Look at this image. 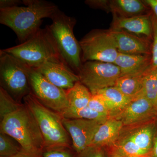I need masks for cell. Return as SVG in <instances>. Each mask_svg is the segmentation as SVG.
Wrapping results in <instances>:
<instances>
[{
	"label": "cell",
	"instance_id": "1",
	"mask_svg": "<svg viewBox=\"0 0 157 157\" xmlns=\"http://www.w3.org/2000/svg\"><path fill=\"white\" fill-rule=\"evenodd\" d=\"M22 2L24 6L0 9V23L14 31L20 43L38 32L43 19L51 18L59 9L44 0H23Z\"/></svg>",
	"mask_w": 157,
	"mask_h": 157
},
{
	"label": "cell",
	"instance_id": "2",
	"mask_svg": "<svg viewBox=\"0 0 157 157\" xmlns=\"http://www.w3.org/2000/svg\"><path fill=\"white\" fill-rule=\"evenodd\" d=\"M3 50L33 69L47 62L66 63L48 25L40 29L25 42Z\"/></svg>",
	"mask_w": 157,
	"mask_h": 157
},
{
	"label": "cell",
	"instance_id": "3",
	"mask_svg": "<svg viewBox=\"0 0 157 157\" xmlns=\"http://www.w3.org/2000/svg\"><path fill=\"white\" fill-rule=\"evenodd\" d=\"M1 133L14 138L26 151L42 152L45 148L44 138L38 123L25 104L1 121Z\"/></svg>",
	"mask_w": 157,
	"mask_h": 157
},
{
	"label": "cell",
	"instance_id": "4",
	"mask_svg": "<svg viewBox=\"0 0 157 157\" xmlns=\"http://www.w3.org/2000/svg\"><path fill=\"white\" fill-rule=\"evenodd\" d=\"M23 101L38 123L45 147H70V135L64 126L61 115L45 107L31 93L23 98Z\"/></svg>",
	"mask_w": 157,
	"mask_h": 157
},
{
	"label": "cell",
	"instance_id": "5",
	"mask_svg": "<svg viewBox=\"0 0 157 157\" xmlns=\"http://www.w3.org/2000/svg\"><path fill=\"white\" fill-rule=\"evenodd\" d=\"M51 19L52 23L48 26L62 57L69 67L77 74L82 63L80 44L73 33L76 19L68 16L59 9Z\"/></svg>",
	"mask_w": 157,
	"mask_h": 157
},
{
	"label": "cell",
	"instance_id": "6",
	"mask_svg": "<svg viewBox=\"0 0 157 157\" xmlns=\"http://www.w3.org/2000/svg\"><path fill=\"white\" fill-rule=\"evenodd\" d=\"M1 87L16 101L31 93L24 64L11 55L0 50Z\"/></svg>",
	"mask_w": 157,
	"mask_h": 157
},
{
	"label": "cell",
	"instance_id": "7",
	"mask_svg": "<svg viewBox=\"0 0 157 157\" xmlns=\"http://www.w3.org/2000/svg\"><path fill=\"white\" fill-rule=\"evenodd\" d=\"M79 42L82 63L87 61L113 63L118 55L109 30L93 29Z\"/></svg>",
	"mask_w": 157,
	"mask_h": 157
},
{
	"label": "cell",
	"instance_id": "8",
	"mask_svg": "<svg viewBox=\"0 0 157 157\" xmlns=\"http://www.w3.org/2000/svg\"><path fill=\"white\" fill-rule=\"evenodd\" d=\"M24 64L34 97L45 107L60 114L66 111L69 107L67 90L51 83L36 70Z\"/></svg>",
	"mask_w": 157,
	"mask_h": 157
},
{
	"label": "cell",
	"instance_id": "9",
	"mask_svg": "<svg viewBox=\"0 0 157 157\" xmlns=\"http://www.w3.org/2000/svg\"><path fill=\"white\" fill-rule=\"evenodd\" d=\"M77 75L79 81L95 94L100 90L114 86L121 73L113 63L87 61L82 63Z\"/></svg>",
	"mask_w": 157,
	"mask_h": 157
},
{
	"label": "cell",
	"instance_id": "10",
	"mask_svg": "<svg viewBox=\"0 0 157 157\" xmlns=\"http://www.w3.org/2000/svg\"><path fill=\"white\" fill-rule=\"evenodd\" d=\"M64 126L72 140L74 150L80 153L90 146L100 125L104 122L63 117Z\"/></svg>",
	"mask_w": 157,
	"mask_h": 157
},
{
	"label": "cell",
	"instance_id": "11",
	"mask_svg": "<svg viewBox=\"0 0 157 157\" xmlns=\"http://www.w3.org/2000/svg\"><path fill=\"white\" fill-rule=\"evenodd\" d=\"M157 116L154 105L144 96L133 99L120 112L113 117L121 121L124 126L152 120Z\"/></svg>",
	"mask_w": 157,
	"mask_h": 157
},
{
	"label": "cell",
	"instance_id": "12",
	"mask_svg": "<svg viewBox=\"0 0 157 157\" xmlns=\"http://www.w3.org/2000/svg\"><path fill=\"white\" fill-rule=\"evenodd\" d=\"M33 69L51 83L65 90L70 89L79 81L78 75L65 63L47 62Z\"/></svg>",
	"mask_w": 157,
	"mask_h": 157
},
{
	"label": "cell",
	"instance_id": "13",
	"mask_svg": "<svg viewBox=\"0 0 157 157\" xmlns=\"http://www.w3.org/2000/svg\"><path fill=\"white\" fill-rule=\"evenodd\" d=\"M116 47L119 53L150 55L148 38L140 37L122 30L109 29Z\"/></svg>",
	"mask_w": 157,
	"mask_h": 157
},
{
	"label": "cell",
	"instance_id": "14",
	"mask_svg": "<svg viewBox=\"0 0 157 157\" xmlns=\"http://www.w3.org/2000/svg\"><path fill=\"white\" fill-rule=\"evenodd\" d=\"M111 29L122 30L137 36L150 38L152 35L151 17L147 14L125 17L113 15Z\"/></svg>",
	"mask_w": 157,
	"mask_h": 157
},
{
	"label": "cell",
	"instance_id": "15",
	"mask_svg": "<svg viewBox=\"0 0 157 157\" xmlns=\"http://www.w3.org/2000/svg\"><path fill=\"white\" fill-rule=\"evenodd\" d=\"M113 63L119 67L121 76L145 71L151 66L150 55L128 54L119 53Z\"/></svg>",
	"mask_w": 157,
	"mask_h": 157
},
{
	"label": "cell",
	"instance_id": "16",
	"mask_svg": "<svg viewBox=\"0 0 157 157\" xmlns=\"http://www.w3.org/2000/svg\"><path fill=\"white\" fill-rule=\"evenodd\" d=\"M124 126L121 121L111 117L101 124L96 132L90 146H111L117 141Z\"/></svg>",
	"mask_w": 157,
	"mask_h": 157
},
{
	"label": "cell",
	"instance_id": "17",
	"mask_svg": "<svg viewBox=\"0 0 157 157\" xmlns=\"http://www.w3.org/2000/svg\"><path fill=\"white\" fill-rule=\"evenodd\" d=\"M149 69L135 74L121 76L114 86L132 100L143 95L144 78Z\"/></svg>",
	"mask_w": 157,
	"mask_h": 157
},
{
	"label": "cell",
	"instance_id": "18",
	"mask_svg": "<svg viewBox=\"0 0 157 157\" xmlns=\"http://www.w3.org/2000/svg\"><path fill=\"white\" fill-rule=\"evenodd\" d=\"M147 10L145 3L139 0H113L109 1V11L113 15L129 17L143 15Z\"/></svg>",
	"mask_w": 157,
	"mask_h": 157
},
{
	"label": "cell",
	"instance_id": "19",
	"mask_svg": "<svg viewBox=\"0 0 157 157\" xmlns=\"http://www.w3.org/2000/svg\"><path fill=\"white\" fill-rule=\"evenodd\" d=\"M155 132V124L153 121L146 122L128 135L135 144L150 157Z\"/></svg>",
	"mask_w": 157,
	"mask_h": 157
},
{
	"label": "cell",
	"instance_id": "20",
	"mask_svg": "<svg viewBox=\"0 0 157 157\" xmlns=\"http://www.w3.org/2000/svg\"><path fill=\"white\" fill-rule=\"evenodd\" d=\"M96 94L101 96L106 102L112 110L113 117L124 109L132 100L114 86L100 90Z\"/></svg>",
	"mask_w": 157,
	"mask_h": 157
},
{
	"label": "cell",
	"instance_id": "21",
	"mask_svg": "<svg viewBox=\"0 0 157 157\" xmlns=\"http://www.w3.org/2000/svg\"><path fill=\"white\" fill-rule=\"evenodd\" d=\"M67 95L68 108L78 109L88 106L93 94L85 86L78 81L73 87L67 90Z\"/></svg>",
	"mask_w": 157,
	"mask_h": 157
},
{
	"label": "cell",
	"instance_id": "22",
	"mask_svg": "<svg viewBox=\"0 0 157 157\" xmlns=\"http://www.w3.org/2000/svg\"><path fill=\"white\" fill-rule=\"evenodd\" d=\"M112 150L123 157H148L132 141L128 135L113 145Z\"/></svg>",
	"mask_w": 157,
	"mask_h": 157
},
{
	"label": "cell",
	"instance_id": "23",
	"mask_svg": "<svg viewBox=\"0 0 157 157\" xmlns=\"http://www.w3.org/2000/svg\"><path fill=\"white\" fill-rule=\"evenodd\" d=\"M63 118L68 119H82L104 122L109 117L99 113L90 108L88 106L78 109L68 108L61 114Z\"/></svg>",
	"mask_w": 157,
	"mask_h": 157
},
{
	"label": "cell",
	"instance_id": "24",
	"mask_svg": "<svg viewBox=\"0 0 157 157\" xmlns=\"http://www.w3.org/2000/svg\"><path fill=\"white\" fill-rule=\"evenodd\" d=\"M143 95L155 105L157 101V67H151L143 81Z\"/></svg>",
	"mask_w": 157,
	"mask_h": 157
},
{
	"label": "cell",
	"instance_id": "25",
	"mask_svg": "<svg viewBox=\"0 0 157 157\" xmlns=\"http://www.w3.org/2000/svg\"><path fill=\"white\" fill-rule=\"evenodd\" d=\"M3 88H0V117L1 121L13 113L22 106Z\"/></svg>",
	"mask_w": 157,
	"mask_h": 157
},
{
	"label": "cell",
	"instance_id": "26",
	"mask_svg": "<svg viewBox=\"0 0 157 157\" xmlns=\"http://www.w3.org/2000/svg\"><path fill=\"white\" fill-rule=\"evenodd\" d=\"M22 147L15 139L9 135L0 134V155L1 157H11L20 152Z\"/></svg>",
	"mask_w": 157,
	"mask_h": 157
},
{
	"label": "cell",
	"instance_id": "27",
	"mask_svg": "<svg viewBox=\"0 0 157 157\" xmlns=\"http://www.w3.org/2000/svg\"><path fill=\"white\" fill-rule=\"evenodd\" d=\"M89 107L96 112L112 117L113 113L108 107L105 101L101 96L95 94H93L88 104Z\"/></svg>",
	"mask_w": 157,
	"mask_h": 157
},
{
	"label": "cell",
	"instance_id": "28",
	"mask_svg": "<svg viewBox=\"0 0 157 157\" xmlns=\"http://www.w3.org/2000/svg\"><path fill=\"white\" fill-rule=\"evenodd\" d=\"M43 157H78V154L75 153L70 147H45L42 151Z\"/></svg>",
	"mask_w": 157,
	"mask_h": 157
},
{
	"label": "cell",
	"instance_id": "29",
	"mask_svg": "<svg viewBox=\"0 0 157 157\" xmlns=\"http://www.w3.org/2000/svg\"><path fill=\"white\" fill-rule=\"evenodd\" d=\"M152 24L153 41L151 48V66L157 67V18L155 15L151 16Z\"/></svg>",
	"mask_w": 157,
	"mask_h": 157
},
{
	"label": "cell",
	"instance_id": "30",
	"mask_svg": "<svg viewBox=\"0 0 157 157\" xmlns=\"http://www.w3.org/2000/svg\"><path fill=\"white\" fill-rule=\"evenodd\" d=\"M78 157H107L103 147L90 146L78 154Z\"/></svg>",
	"mask_w": 157,
	"mask_h": 157
},
{
	"label": "cell",
	"instance_id": "31",
	"mask_svg": "<svg viewBox=\"0 0 157 157\" xmlns=\"http://www.w3.org/2000/svg\"><path fill=\"white\" fill-rule=\"evenodd\" d=\"M85 3L92 8L109 10V1L103 0H87Z\"/></svg>",
	"mask_w": 157,
	"mask_h": 157
},
{
	"label": "cell",
	"instance_id": "32",
	"mask_svg": "<svg viewBox=\"0 0 157 157\" xmlns=\"http://www.w3.org/2000/svg\"><path fill=\"white\" fill-rule=\"evenodd\" d=\"M21 4H23L22 1L20 0H1L0 9L13 8Z\"/></svg>",
	"mask_w": 157,
	"mask_h": 157
},
{
	"label": "cell",
	"instance_id": "33",
	"mask_svg": "<svg viewBox=\"0 0 157 157\" xmlns=\"http://www.w3.org/2000/svg\"><path fill=\"white\" fill-rule=\"evenodd\" d=\"M11 157H43L42 152H30L22 150L20 152Z\"/></svg>",
	"mask_w": 157,
	"mask_h": 157
},
{
	"label": "cell",
	"instance_id": "34",
	"mask_svg": "<svg viewBox=\"0 0 157 157\" xmlns=\"http://www.w3.org/2000/svg\"><path fill=\"white\" fill-rule=\"evenodd\" d=\"M143 2L151 8L157 18V0H146Z\"/></svg>",
	"mask_w": 157,
	"mask_h": 157
},
{
	"label": "cell",
	"instance_id": "35",
	"mask_svg": "<svg viewBox=\"0 0 157 157\" xmlns=\"http://www.w3.org/2000/svg\"><path fill=\"white\" fill-rule=\"evenodd\" d=\"M150 157H157V132H155L154 137L153 144L151 154Z\"/></svg>",
	"mask_w": 157,
	"mask_h": 157
},
{
	"label": "cell",
	"instance_id": "36",
	"mask_svg": "<svg viewBox=\"0 0 157 157\" xmlns=\"http://www.w3.org/2000/svg\"><path fill=\"white\" fill-rule=\"evenodd\" d=\"M107 157H123L120 155L118 154L116 152L113 151L112 150H110L108 152Z\"/></svg>",
	"mask_w": 157,
	"mask_h": 157
},
{
	"label": "cell",
	"instance_id": "37",
	"mask_svg": "<svg viewBox=\"0 0 157 157\" xmlns=\"http://www.w3.org/2000/svg\"><path fill=\"white\" fill-rule=\"evenodd\" d=\"M155 110L156 113V115L157 116V101L155 104L154 105Z\"/></svg>",
	"mask_w": 157,
	"mask_h": 157
}]
</instances>
